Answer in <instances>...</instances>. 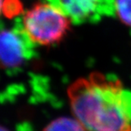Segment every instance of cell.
I'll use <instances>...</instances> for the list:
<instances>
[{
  "label": "cell",
  "mask_w": 131,
  "mask_h": 131,
  "mask_svg": "<svg viewBox=\"0 0 131 131\" xmlns=\"http://www.w3.org/2000/svg\"><path fill=\"white\" fill-rule=\"evenodd\" d=\"M67 93L74 117L87 131H131V91L121 80L93 72Z\"/></svg>",
  "instance_id": "6da1fadb"
},
{
  "label": "cell",
  "mask_w": 131,
  "mask_h": 131,
  "mask_svg": "<svg viewBox=\"0 0 131 131\" xmlns=\"http://www.w3.org/2000/svg\"><path fill=\"white\" fill-rule=\"evenodd\" d=\"M71 21L49 3H37L25 14L22 26L32 43L51 46L60 42L69 30Z\"/></svg>",
  "instance_id": "7a4b0ae2"
},
{
  "label": "cell",
  "mask_w": 131,
  "mask_h": 131,
  "mask_svg": "<svg viewBox=\"0 0 131 131\" xmlns=\"http://www.w3.org/2000/svg\"><path fill=\"white\" fill-rule=\"evenodd\" d=\"M60 9L71 23H96L115 15V0H47Z\"/></svg>",
  "instance_id": "3957f363"
},
{
  "label": "cell",
  "mask_w": 131,
  "mask_h": 131,
  "mask_svg": "<svg viewBox=\"0 0 131 131\" xmlns=\"http://www.w3.org/2000/svg\"><path fill=\"white\" fill-rule=\"evenodd\" d=\"M32 43L20 26L14 30H0V67L14 69L23 64Z\"/></svg>",
  "instance_id": "277c9868"
},
{
  "label": "cell",
  "mask_w": 131,
  "mask_h": 131,
  "mask_svg": "<svg viewBox=\"0 0 131 131\" xmlns=\"http://www.w3.org/2000/svg\"><path fill=\"white\" fill-rule=\"evenodd\" d=\"M43 131H87L75 118L61 117L54 119Z\"/></svg>",
  "instance_id": "5b68a950"
},
{
  "label": "cell",
  "mask_w": 131,
  "mask_h": 131,
  "mask_svg": "<svg viewBox=\"0 0 131 131\" xmlns=\"http://www.w3.org/2000/svg\"><path fill=\"white\" fill-rule=\"evenodd\" d=\"M115 15L122 23L131 27V0H115Z\"/></svg>",
  "instance_id": "8992f818"
},
{
  "label": "cell",
  "mask_w": 131,
  "mask_h": 131,
  "mask_svg": "<svg viewBox=\"0 0 131 131\" xmlns=\"http://www.w3.org/2000/svg\"><path fill=\"white\" fill-rule=\"evenodd\" d=\"M3 8H4V4H3V0H0V15H1V12L3 10Z\"/></svg>",
  "instance_id": "52a82bcc"
},
{
  "label": "cell",
  "mask_w": 131,
  "mask_h": 131,
  "mask_svg": "<svg viewBox=\"0 0 131 131\" xmlns=\"http://www.w3.org/2000/svg\"><path fill=\"white\" fill-rule=\"evenodd\" d=\"M0 131H9V129H7L6 128H4V127H3L0 125Z\"/></svg>",
  "instance_id": "ba28073f"
}]
</instances>
